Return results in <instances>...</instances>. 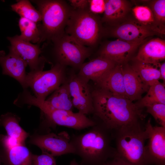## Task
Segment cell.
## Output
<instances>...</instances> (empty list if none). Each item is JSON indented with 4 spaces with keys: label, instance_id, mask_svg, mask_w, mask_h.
Instances as JSON below:
<instances>
[{
    "label": "cell",
    "instance_id": "obj_1",
    "mask_svg": "<svg viewBox=\"0 0 165 165\" xmlns=\"http://www.w3.org/2000/svg\"><path fill=\"white\" fill-rule=\"evenodd\" d=\"M93 114L113 132L124 126L141 123L143 109L127 98L97 87L92 90Z\"/></svg>",
    "mask_w": 165,
    "mask_h": 165
},
{
    "label": "cell",
    "instance_id": "obj_2",
    "mask_svg": "<svg viewBox=\"0 0 165 165\" xmlns=\"http://www.w3.org/2000/svg\"><path fill=\"white\" fill-rule=\"evenodd\" d=\"M87 131L71 137L74 154L81 159L79 165H102L114 157L116 149L112 145L113 139L111 131L100 121Z\"/></svg>",
    "mask_w": 165,
    "mask_h": 165
},
{
    "label": "cell",
    "instance_id": "obj_3",
    "mask_svg": "<svg viewBox=\"0 0 165 165\" xmlns=\"http://www.w3.org/2000/svg\"><path fill=\"white\" fill-rule=\"evenodd\" d=\"M112 134L116 146L115 157L129 165H147L145 142L148 134L141 123L124 126Z\"/></svg>",
    "mask_w": 165,
    "mask_h": 165
},
{
    "label": "cell",
    "instance_id": "obj_4",
    "mask_svg": "<svg viewBox=\"0 0 165 165\" xmlns=\"http://www.w3.org/2000/svg\"><path fill=\"white\" fill-rule=\"evenodd\" d=\"M42 16V24L39 28L42 41L53 42L65 33V30L72 7L61 0H33Z\"/></svg>",
    "mask_w": 165,
    "mask_h": 165
},
{
    "label": "cell",
    "instance_id": "obj_5",
    "mask_svg": "<svg viewBox=\"0 0 165 165\" xmlns=\"http://www.w3.org/2000/svg\"><path fill=\"white\" fill-rule=\"evenodd\" d=\"M102 29L98 17L88 8H72L65 32L83 45L91 48L98 42Z\"/></svg>",
    "mask_w": 165,
    "mask_h": 165
},
{
    "label": "cell",
    "instance_id": "obj_6",
    "mask_svg": "<svg viewBox=\"0 0 165 165\" xmlns=\"http://www.w3.org/2000/svg\"><path fill=\"white\" fill-rule=\"evenodd\" d=\"M66 67L56 63L48 70L30 71L27 74V88L31 89L37 99L45 101L67 80Z\"/></svg>",
    "mask_w": 165,
    "mask_h": 165
},
{
    "label": "cell",
    "instance_id": "obj_7",
    "mask_svg": "<svg viewBox=\"0 0 165 165\" xmlns=\"http://www.w3.org/2000/svg\"><path fill=\"white\" fill-rule=\"evenodd\" d=\"M28 103L30 106L40 109L45 121L50 126H61L80 130L96 124L95 120L88 118L85 115L55 109L47 104L45 101L39 100L35 97L30 98Z\"/></svg>",
    "mask_w": 165,
    "mask_h": 165
},
{
    "label": "cell",
    "instance_id": "obj_8",
    "mask_svg": "<svg viewBox=\"0 0 165 165\" xmlns=\"http://www.w3.org/2000/svg\"><path fill=\"white\" fill-rule=\"evenodd\" d=\"M53 42L56 63L65 66L79 69L92 53V48L83 45L65 33Z\"/></svg>",
    "mask_w": 165,
    "mask_h": 165
},
{
    "label": "cell",
    "instance_id": "obj_9",
    "mask_svg": "<svg viewBox=\"0 0 165 165\" xmlns=\"http://www.w3.org/2000/svg\"><path fill=\"white\" fill-rule=\"evenodd\" d=\"M71 137L65 131L57 134L53 133L31 137L29 142L38 147L42 153L53 157L68 154H74V149L70 142Z\"/></svg>",
    "mask_w": 165,
    "mask_h": 165
},
{
    "label": "cell",
    "instance_id": "obj_10",
    "mask_svg": "<svg viewBox=\"0 0 165 165\" xmlns=\"http://www.w3.org/2000/svg\"><path fill=\"white\" fill-rule=\"evenodd\" d=\"M145 127L148 134L145 145L147 165H165V127L153 126L150 119Z\"/></svg>",
    "mask_w": 165,
    "mask_h": 165
},
{
    "label": "cell",
    "instance_id": "obj_11",
    "mask_svg": "<svg viewBox=\"0 0 165 165\" xmlns=\"http://www.w3.org/2000/svg\"><path fill=\"white\" fill-rule=\"evenodd\" d=\"M11 46L9 51L16 54L27 63L31 71L43 70L46 60L43 57H39L42 53L39 45L22 39L19 35L7 37Z\"/></svg>",
    "mask_w": 165,
    "mask_h": 165
},
{
    "label": "cell",
    "instance_id": "obj_12",
    "mask_svg": "<svg viewBox=\"0 0 165 165\" xmlns=\"http://www.w3.org/2000/svg\"><path fill=\"white\" fill-rule=\"evenodd\" d=\"M67 80L74 107L83 114H93L92 90L88 83L82 80L77 74L73 73Z\"/></svg>",
    "mask_w": 165,
    "mask_h": 165
},
{
    "label": "cell",
    "instance_id": "obj_13",
    "mask_svg": "<svg viewBox=\"0 0 165 165\" xmlns=\"http://www.w3.org/2000/svg\"><path fill=\"white\" fill-rule=\"evenodd\" d=\"M110 33L119 39L133 42H141L150 36L161 35L154 28L135 21L124 23L112 29Z\"/></svg>",
    "mask_w": 165,
    "mask_h": 165
},
{
    "label": "cell",
    "instance_id": "obj_14",
    "mask_svg": "<svg viewBox=\"0 0 165 165\" xmlns=\"http://www.w3.org/2000/svg\"><path fill=\"white\" fill-rule=\"evenodd\" d=\"M146 40L133 42L118 39L108 42L102 47L99 56L110 60L117 64H127L137 48Z\"/></svg>",
    "mask_w": 165,
    "mask_h": 165
},
{
    "label": "cell",
    "instance_id": "obj_15",
    "mask_svg": "<svg viewBox=\"0 0 165 165\" xmlns=\"http://www.w3.org/2000/svg\"><path fill=\"white\" fill-rule=\"evenodd\" d=\"M0 65L3 75L14 78L24 89H27L25 70L28 64L24 60L11 51L7 54L2 50L0 51Z\"/></svg>",
    "mask_w": 165,
    "mask_h": 165
},
{
    "label": "cell",
    "instance_id": "obj_16",
    "mask_svg": "<svg viewBox=\"0 0 165 165\" xmlns=\"http://www.w3.org/2000/svg\"><path fill=\"white\" fill-rule=\"evenodd\" d=\"M116 64L110 60L98 56L84 62L79 69L77 75L87 83L91 80L96 84Z\"/></svg>",
    "mask_w": 165,
    "mask_h": 165
},
{
    "label": "cell",
    "instance_id": "obj_17",
    "mask_svg": "<svg viewBox=\"0 0 165 165\" xmlns=\"http://www.w3.org/2000/svg\"><path fill=\"white\" fill-rule=\"evenodd\" d=\"M122 69L127 98L132 102L140 100L150 86L143 82L131 65H122Z\"/></svg>",
    "mask_w": 165,
    "mask_h": 165
},
{
    "label": "cell",
    "instance_id": "obj_18",
    "mask_svg": "<svg viewBox=\"0 0 165 165\" xmlns=\"http://www.w3.org/2000/svg\"><path fill=\"white\" fill-rule=\"evenodd\" d=\"M165 59V41L160 38L145 42L133 60L157 64Z\"/></svg>",
    "mask_w": 165,
    "mask_h": 165
},
{
    "label": "cell",
    "instance_id": "obj_19",
    "mask_svg": "<svg viewBox=\"0 0 165 165\" xmlns=\"http://www.w3.org/2000/svg\"><path fill=\"white\" fill-rule=\"evenodd\" d=\"M1 145L2 161L4 165H31L32 154L24 144L10 147Z\"/></svg>",
    "mask_w": 165,
    "mask_h": 165
},
{
    "label": "cell",
    "instance_id": "obj_20",
    "mask_svg": "<svg viewBox=\"0 0 165 165\" xmlns=\"http://www.w3.org/2000/svg\"><path fill=\"white\" fill-rule=\"evenodd\" d=\"M97 86L116 95L126 97L122 65L116 64L97 83Z\"/></svg>",
    "mask_w": 165,
    "mask_h": 165
},
{
    "label": "cell",
    "instance_id": "obj_21",
    "mask_svg": "<svg viewBox=\"0 0 165 165\" xmlns=\"http://www.w3.org/2000/svg\"><path fill=\"white\" fill-rule=\"evenodd\" d=\"M45 101L55 109L72 111L74 107L67 79Z\"/></svg>",
    "mask_w": 165,
    "mask_h": 165
},
{
    "label": "cell",
    "instance_id": "obj_22",
    "mask_svg": "<svg viewBox=\"0 0 165 165\" xmlns=\"http://www.w3.org/2000/svg\"><path fill=\"white\" fill-rule=\"evenodd\" d=\"M20 118L16 115L8 112L0 117V125L4 127L7 136L15 139L20 144H24L29 134L20 126Z\"/></svg>",
    "mask_w": 165,
    "mask_h": 165
},
{
    "label": "cell",
    "instance_id": "obj_23",
    "mask_svg": "<svg viewBox=\"0 0 165 165\" xmlns=\"http://www.w3.org/2000/svg\"><path fill=\"white\" fill-rule=\"evenodd\" d=\"M129 9V5L125 0H105V9L102 21L111 24L123 18Z\"/></svg>",
    "mask_w": 165,
    "mask_h": 165
},
{
    "label": "cell",
    "instance_id": "obj_24",
    "mask_svg": "<svg viewBox=\"0 0 165 165\" xmlns=\"http://www.w3.org/2000/svg\"><path fill=\"white\" fill-rule=\"evenodd\" d=\"M133 60L134 63L131 66L144 83L150 86L159 81L160 63L155 64Z\"/></svg>",
    "mask_w": 165,
    "mask_h": 165
},
{
    "label": "cell",
    "instance_id": "obj_25",
    "mask_svg": "<svg viewBox=\"0 0 165 165\" xmlns=\"http://www.w3.org/2000/svg\"><path fill=\"white\" fill-rule=\"evenodd\" d=\"M155 103L165 104V84L160 81L150 86L146 95L135 103L141 109Z\"/></svg>",
    "mask_w": 165,
    "mask_h": 165
},
{
    "label": "cell",
    "instance_id": "obj_26",
    "mask_svg": "<svg viewBox=\"0 0 165 165\" xmlns=\"http://www.w3.org/2000/svg\"><path fill=\"white\" fill-rule=\"evenodd\" d=\"M19 26L21 34L19 37L22 39L33 43L42 42V36L39 28L36 23L25 18L20 17Z\"/></svg>",
    "mask_w": 165,
    "mask_h": 165
},
{
    "label": "cell",
    "instance_id": "obj_27",
    "mask_svg": "<svg viewBox=\"0 0 165 165\" xmlns=\"http://www.w3.org/2000/svg\"><path fill=\"white\" fill-rule=\"evenodd\" d=\"M12 9L20 17H22L35 23L42 21V16L39 10H36L30 2L27 0H20L11 6Z\"/></svg>",
    "mask_w": 165,
    "mask_h": 165
},
{
    "label": "cell",
    "instance_id": "obj_28",
    "mask_svg": "<svg viewBox=\"0 0 165 165\" xmlns=\"http://www.w3.org/2000/svg\"><path fill=\"white\" fill-rule=\"evenodd\" d=\"M132 10L138 21L152 27L161 35L163 34L156 25L153 14L149 7L146 6H137L133 9Z\"/></svg>",
    "mask_w": 165,
    "mask_h": 165
},
{
    "label": "cell",
    "instance_id": "obj_29",
    "mask_svg": "<svg viewBox=\"0 0 165 165\" xmlns=\"http://www.w3.org/2000/svg\"><path fill=\"white\" fill-rule=\"evenodd\" d=\"M150 7L156 25L161 32L164 34L165 0H157L152 1L150 3Z\"/></svg>",
    "mask_w": 165,
    "mask_h": 165
},
{
    "label": "cell",
    "instance_id": "obj_30",
    "mask_svg": "<svg viewBox=\"0 0 165 165\" xmlns=\"http://www.w3.org/2000/svg\"><path fill=\"white\" fill-rule=\"evenodd\" d=\"M146 108L147 112L152 116L160 126L165 127V104L155 103Z\"/></svg>",
    "mask_w": 165,
    "mask_h": 165
},
{
    "label": "cell",
    "instance_id": "obj_31",
    "mask_svg": "<svg viewBox=\"0 0 165 165\" xmlns=\"http://www.w3.org/2000/svg\"><path fill=\"white\" fill-rule=\"evenodd\" d=\"M31 165H56V163L54 157L42 153L39 155L32 154Z\"/></svg>",
    "mask_w": 165,
    "mask_h": 165
},
{
    "label": "cell",
    "instance_id": "obj_32",
    "mask_svg": "<svg viewBox=\"0 0 165 165\" xmlns=\"http://www.w3.org/2000/svg\"><path fill=\"white\" fill-rule=\"evenodd\" d=\"M89 10L92 13L97 14L104 12L105 0H89Z\"/></svg>",
    "mask_w": 165,
    "mask_h": 165
},
{
    "label": "cell",
    "instance_id": "obj_33",
    "mask_svg": "<svg viewBox=\"0 0 165 165\" xmlns=\"http://www.w3.org/2000/svg\"><path fill=\"white\" fill-rule=\"evenodd\" d=\"M70 6L73 8L78 9L88 8L89 0H69Z\"/></svg>",
    "mask_w": 165,
    "mask_h": 165
},
{
    "label": "cell",
    "instance_id": "obj_34",
    "mask_svg": "<svg viewBox=\"0 0 165 165\" xmlns=\"http://www.w3.org/2000/svg\"><path fill=\"white\" fill-rule=\"evenodd\" d=\"M102 165H129L122 160L116 157L109 159Z\"/></svg>",
    "mask_w": 165,
    "mask_h": 165
},
{
    "label": "cell",
    "instance_id": "obj_35",
    "mask_svg": "<svg viewBox=\"0 0 165 165\" xmlns=\"http://www.w3.org/2000/svg\"><path fill=\"white\" fill-rule=\"evenodd\" d=\"M159 71L160 73V79L162 80L164 83L165 81V62L159 65Z\"/></svg>",
    "mask_w": 165,
    "mask_h": 165
},
{
    "label": "cell",
    "instance_id": "obj_36",
    "mask_svg": "<svg viewBox=\"0 0 165 165\" xmlns=\"http://www.w3.org/2000/svg\"><path fill=\"white\" fill-rule=\"evenodd\" d=\"M69 165H79V164L77 162L75 159H74L71 161Z\"/></svg>",
    "mask_w": 165,
    "mask_h": 165
},
{
    "label": "cell",
    "instance_id": "obj_37",
    "mask_svg": "<svg viewBox=\"0 0 165 165\" xmlns=\"http://www.w3.org/2000/svg\"><path fill=\"white\" fill-rule=\"evenodd\" d=\"M2 148L0 145V165H1V163H2V158H1V153H2Z\"/></svg>",
    "mask_w": 165,
    "mask_h": 165
}]
</instances>
